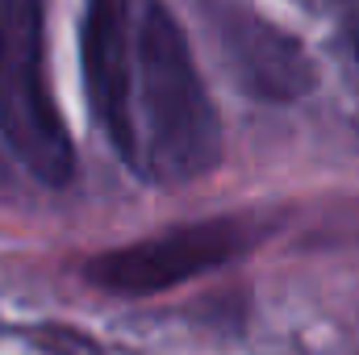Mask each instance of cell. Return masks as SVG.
<instances>
[{"label":"cell","mask_w":359,"mask_h":355,"mask_svg":"<svg viewBox=\"0 0 359 355\" xmlns=\"http://www.w3.org/2000/svg\"><path fill=\"white\" fill-rule=\"evenodd\" d=\"M134 172L155 184H188L217 168L222 121L192 63L188 38L163 0H138L130 67Z\"/></svg>","instance_id":"cell-1"},{"label":"cell","mask_w":359,"mask_h":355,"mask_svg":"<svg viewBox=\"0 0 359 355\" xmlns=\"http://www.w3.org/2000/svg\"><path fill=\"white\" fill-rule=\"evenodd\" d=\"M0 138L38 184H72L76 147L46 76L42 0H0Z\"/></svg>","instance_id":"cell-2"},{"label":"cell","mask_w":359,"mask_h":355,"mask_svg":"<svg viewBox=\"0 0 359 355\" xmlns=\"http://www.w3.org/2000/svg\"><path fill=\"white\" fill-rule=\"evenodd\" d=\"M251 247V234L243 222L217 217V222H196V226H176L151 239H138L130 247L104 251L88 260L84 276L96 288L117 293V297H151L163 288H176L184 280H196L213 267L238 260Z\"/></svg>","instance_id":"cell-3"},{"label":"cell","mask_w":359,"mask_h":355,"mask_svg":"<svg viewBox=\"0 0 359 355\" xmlns=\"http://www.w3.org/2000/svg\"><path fill=\"white\" fill-rule=\"evenodd\" d=\"M134 13L138 0H88L80 21V63L92 117L126 168L134 163V130H130Z\"/></svg>","instance_id":"cell-4"},{"label":"cell","mask_w":359,"mask_h":355,"mask_svg":"<svg viewBox=\"0 0 359 355\" xmlns=\"http://www.w3.org/2000/svg\"><path fill=\"white\" fill-rule=\"evenodd\" d=\"M217 38H222L226 63H230L238 88L259 100H297V96H309L318 84V72H313L305 46L251 13L222 17Z\"/></svg>","instance_id":"cell-5"},{"label":"cell","mask_w":359,"mask_h":355,"mask_svg":"<svg viewBox=\"0 0 359 355\" xmlns=\"http://www.w3.org/2000/svg\"><path fill=\"white\" fill-rule=\"evenodd\" d=\"M347 46H351V55L359 63V0L347 4Z\"/></svg>","instance_id":"cell-6"}]
</instances>
